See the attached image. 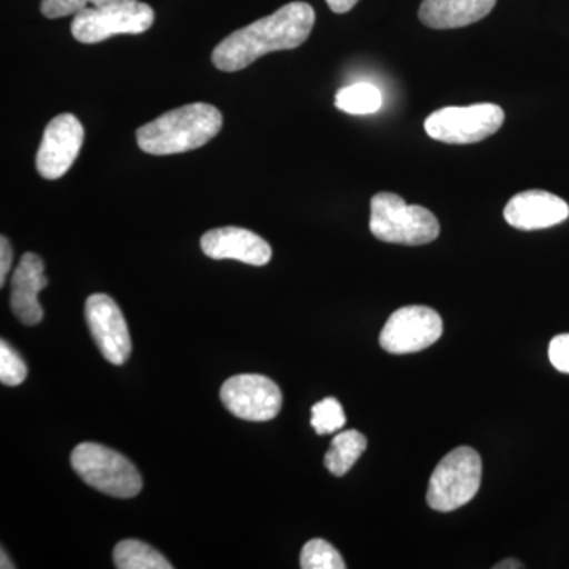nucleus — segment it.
<instances>
[{
  "mask_svg": "<svg viewBox=\"0 0 569 569\" xmlns=\"http://www.w3.org/2000/svg\"><path fill=\"white\" fill-rule=\"evenodd\" d=\"M316 24V10L306 2H291L261 20L228 36L212 51L217 69L233 73L252 66L269 52L301 47Z\"/></svg>",
  "mask_w": 569,
  "mask_h": 569,
  "instance_id": "nucleus-1",
  "label": "nucleus"
},
{
  "mask_svg": "<svg viewBox=\"0 0 569 569\" xmlns=\"http://www.w3.org/2000/svg\"><path fill=\"white\" fill-rule=\"evenodd\" d=\"M223 127L222 112L209 103L183 104L137 130L142 152L174 156L203 148Z\"/></svg>",
  "mask_w": 569,
  "mask_h": 569,
  "instance_id": "nucleus-2",
  "label": "nucleus"
},
{
  "mask_svg": "<svg viewBox=\"0 0 569 569\" xmlns=\"http://www.w3.org/2000/svg\"><path fill=\"white\" fill-rule=\"evenodd\" d=\"M370 231L389 244L425 246L436 241L440 223L429 209L407 204L391 192L377 193L370 201Z\"/></svg>",
  "mask_w": 569,
  "mask_h": 569,
  "instance_id": "nucleus-3",
  "label": "nucleus"
},
{
  "mask_svg": "<svg viewBox=\"0 0 569 569\" xmlns=\"http://www.w3.org/2000/svg\"><path fill=\"white\" fill-rule=\"evenodd\" d=\"M70 462L86 485L107 496L132 498L141 492L142 478L137 467L102 445H78L71 452Z\"/></svg>",
  "mask_w": 569,
  "mask_h": 569,
  "instance_id": "nucleus-4",
  "label": "nucleus"
},
{
  "mask_svg": "<svg viewBox=\"0 0 569 569\" xmlns=\"http://www.w3.org/2000/svg\"><path fill=\"white\" fill-rule=\"evenodd\" d=\"M481 477V456L470 447L456 448L433 470L427 503L436 511H456L477 496Z\"/></svg>",
  "mask_w": 569,
  "mask_h": 569,
  "instance_id": "nucleus-5",
  "label": "nucleus"
},
{
  "mask_svg": "<svg viewBox=\"0 0 569 569\" xmlns=\"http://www.w3.org/2000/svg\"><path fill=\"white\" fill-rule=\"evenodd\" d=\"M505 111L496 103L441 108L426 119L425 129L433 140L447 144H473L496 134Z\"/></svg>",
  "mask_w": 569,
  "mask_h": 569,
  "instance_id": "nucleus-6",
  "label": "nucleus"
},
{
  "mask_svg": "<svg viewBox=\"0 0 569 569\" xmlns=\"http://www.w3.org/2000/svg\"><path fill=\"white\" fill-rule=\"evenodd\" d=\"M156 13L148 3L132 2L122 6L92 7L74 14L71 33L80 43L93 44L119 33L148 32Z\"/></svg>",
  "mask_w": 569,
  "mask_h": 569,
  "instance_id": "nucleus-7",
  "label": "nucleus"
},
{
  "mask_svg": "<svg viewBox=\"0 0 569 569\" xmlns=\"http://www.w3.org/2000/svg\"><path fill=\"white\" fill-rule=\"evenodd\" d=\"M220 399L227 410L244 421H271L282 408V391L271 380L257 373H242L224 381Z\"/></svg>",
  "mask_w": 569,
  "mask_h": 569,
  "instance_id": "nucleus-8",
  "label": "nucleus"
},
{
  "mask_svg": "<svg viewBox=\"0 0 569 569\" xmlns=\"http://www.w3.org/2000/svg\"><path fill=\"white\" fill-rule=\"evenodd\" d=\"M443 332L441 317L426 306L396 310L380 335V346L392 355L417 353L437 342Z\"/></svg>",
  "mask_w": 569,
  "mask_h": 569,
  "instance_id": "nucleus-9",
  "label": "nucleus"
},
{
  "mask_svg": "<svg viewBox=\"0 0 569 569\" xmlns=\"http://www.w3.org/2000/svg\"><path fill=\"white\" fill-rule=\"evenodd\" d=\"M84 316L103 358L111 365H123L132 355V339L121 307L108 295H92L86 301Z\"/></svg>",
  "mask_w": 569,
  "mask_h": 569,
  "instance_id": "nucleus-10",
  "label": "nucleus"
},
{
  "mask_svg": "<svg viewBox=\"0 0 569 569\" xmlns=\"http://www.w3.org/2000/svg\"><path fill=\"white\" fill-rule=\"evenodd\" d=\"M84 141V127L77 116L59 114L44 129L39 152H37V171L48 181L61 179L77 157L80 156Z\"/></svg>",
  "mask_w": 569,
  "mask_h": 569,
  "instance_id": "nucleus-11",
  "label": "nucleus"
},
{
  "mask_svg": "<svg viewBox=\"0 0 569 569\" xmlns=\"http://www.w3.org/2000/svg\"><path fill=\"white\" fill-rule=\"evenodd\" d=\"M201 250L212 260H236L264 266L271 261L272 249L261 236L246 228L223 227L201 236Z\"/></svg>",
  "mask_w": 569,
  "mask_h": 569,
  "instance_id": "nucleus-12",
  "label": "nucleus"
},
{
  "mask_svg": "<svg viewBox=\"0 0 569 569\" xmlns=\"http://www.w3.org/2000/svg\"><path fill=\"white\" fill-rule=\"evenodd\" d=\"M503 216L518 230H545L563 223L569 217V206L557 194L545 190H527L508 201Z\"/></svg>",
  "mask_w": 569,
  "mask_h": 569,
  "instance_id": "nucleus-13",
  "label": "nucleus"
},
{
  "mask_svg": "<svg viewBox=\"0 0 569 569\" xmlns=\"http://www.w3.org/2000/svg\"><path fill=\"white\" fill-rule=\"evenodd\" d=\"M48 284L43 260L37 253L22 254L17 271L11 277L10 306L14 317L26 326H36L43 320V307L39 293Z\"/></svg>",
  "mask_w": 569,
  "mask_h": 569,
  "instance_id": "nucleus-14",
  "label": "nucleus"
},
{
  "mask_svg": "<svg viewBox=\"0 0 569 569\" xmlns=\"http://www.w3.org/2000/svg\"><path fill=\"white\" fill-rule=\"evenodd\" d=\"M497 0H422L419 20L430 29H458L481 21Z\"/></svg>",
  "mask_w": 569,
  "mask_h": 569,
  "instance_id": "nucleus-15",
  "label": "nucleus"
},
{
  "mask_svg": "<svg viewBox=\"0 0 569 569\" xmlns=\"http://www.w3.org/2000/svg\"><path fill=\"white\" fill-rule=\"evenodd\" d=\"M367 438L358 430H346L332 438L331 447L325 456V467L336 477H343L365 455Z\"/></svg>",
  "mask_w": 569,
  "mask_h": 569,
  "instance_id": "nucleus-16",
  "label": "nucleus"
},
{
  "mask_svg": "<svg viewBox=\"0 0 569 569\" xmlns=\"http://www.w3.org/2000/svg\"><path fill=\"white\" fill-rule=\"evenodd\" d=\"M114 567L119 569H173L159 550L138 539H123L112 552Z\"/></svg>",
  "mask_w": 569,
  "mask_h": 569,
  "instance_id": "nucleus-17",
  "label": "nucleus"
},
{
  "mask_svg": "<svg viewBox=\"0 0 569 569\" xmlns=\"http://www.w3.org/2000/svg\"><path fill=\"white\" fill-rule=\"evenodd\" d=\"M381 103H383L381 92L376 86L367 84V82L347 86V88L340 89L336 96V107L340 111L353 116L373 114L380 110Z\"/></svg>",
  "mask_w": 569,
  "mask_h": 569,
  "instance_id": "nucleus-18",
  "label": "nucleus"
},
{
  "mask_svg": "<svg viewBox=\"0 0 569 569\" xmlns=\"http://www.w3.org/2000/svg\"><path fill=\"white\" fill-rule=\"evenodd\" d=\"M302 569H346L347 565L335 546L325 539H310L302 548Z\"/></svg>",
  "mask_w": 569,
  "mask_h": 569,
  "instance_id": "nucleus-19",
  "label": "nucleus"
},
{
  "mask_svg": "<svg viewBox=\"0 0 569 569\" xmlns=\"http://www.w3.org/2000/svg\"><path fill=\"white\" fill-rule=\"evenodd\" d=\"M312 427L318 436L336 433L346 426L347 417L339 400L335 397L321 400L312 407Z\"/></svg>",
  "mask_w": 569,
  "mask_h": 569,
  "instance_id": "nucleus-20",
  "label": "nucleus"
},
{
  "mask_svg": "<svg viewBox=\"0 0 569 569\" xmlns=\"http://www.w3.org/2000/svg\"><path fill=\"white\" fill-rule=\"evenodd\" d=\"M28 377V366L20 355L2 340L0 342V381L6 387H20Z\"/></svg>",
  "mask_w": 569,
  "mask_h": 569,
  "instance_id": "nucleus-21",
  "label": "nucleus"
},
{
  "mask_svg": "<svg viewBox=\"0 0 569 569\" xmlns=\"http://www.w3.org/2000/svg\"><path fill=\"white\" fill-rule=\"evenodd\" d=\"M91 0H41V13L50 20L78 14L80 11L88 9Z\"/></svg>",
  "mask_w": 569,
  "mask_h": 569,
  "instance_id": "nucleus-22",
  "label": "nucleus"
},
{
  "mask_svg": "<svg viewBox=\"0 0 569 569\" xmlns=\"http://www.w3.org/2000/svg\"><path fill=\"white\" fill-rule=\"evenodd\" d=\"M549 359L559 372L569 373V335L556 336L550 340Z\"/></svg>",
  "mask_w": 569,
  "mask_h": 569,
  "instance_id": "nucleus-23",
  "label": "nucleus"
},
{
  "mask_svg": "<svg viewBox=\"0 0 569 569\" xmlns=\"http://www.w3.org/2000/svg\"><path fill=\"white\" fill-rule=\"evenodd\" d=\"M11 261H13V249L6 236L0 238V287L6 284L7 274L10 272Z\"/></svg>",
  "mask_w": 569,
  "mask_h": 569,
  "instance_id": "nucleus-24",
  "label": "nucleus"
},
{
  "mask_svg": "<svg viewBox=\"0 0 569 569\" xmlns=\"http://www.w3.org/2000/svg\"><path fill=\"white\" fill-rule=\"evenodd\" d=\"M359 0H326V3H328L329 9L335 11V13H347V11H350L353 9L356 3H358Z\"/></svg>",
  "mask_w": 569,
  "mask_h": 569,
  "instance_id": "nucleus-25",
  "label": "nucleus"
},
{
  "mask_svg": "<svg viewBox=\"0 0 569 569\" xmlns=\"http://www.w3.org/2000/svg\"><path fill=\"white\" fill-rule=\"evenodd\" d=\"M138 2V0H91L92 7L122 6V3Z\"/></svg>",
  "mask_w": 569,
  "mask_h": 569,
  "instance_id": "nucleus-26",
  "label": "nucleus"
},
{
  "mask_svg": "<svg viewBox=\"0 0 569 569\" xmlns=\"http://www.w3.org/2000/svg\"><path fill=\"white\" fill-rule=\"evenodd\" d=\"M493 568H496V569H518V568H523V565L520 563V561H518V560L508 559V560L500 561V563L496 565V567H493Z\"/></svg>",
  "mask_w": 569,
  "mask_h": 569,
  "instance_id": "nucleus-27",
  "label": "nucleus"
},
{
  "mask_svg": "<svg viewBox=\"0 0 569 569\" xmlns=\"http://www.w3.org/2000/svg\"><path fill=\"white\" fill-rule=\"evenodd\" d=\"M0 556H2V565H0V568H2V569L14 568V565H11L9 557L6 556V550L2 549V552H0Z\"/></svg>",
  "mask_w": 569,
  "mask_h": 569,
  "instance_id": "nucleus-28",
  "label": "nucleus"
}]
</instances>
